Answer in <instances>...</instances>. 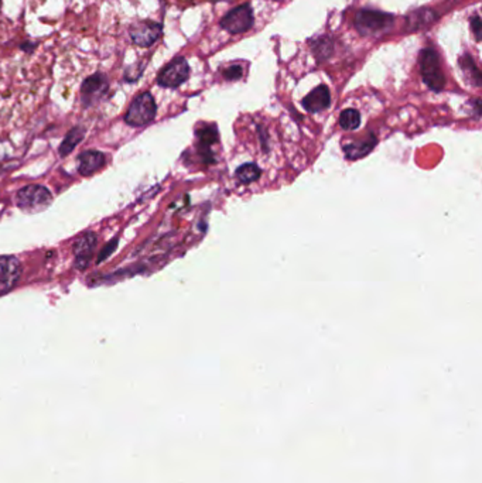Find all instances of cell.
<instances>
[{"mask_svg": "<svg viewBox=\"0 0 482 483\" xmlns=\"http://www.w3.org/2000/svg\"><path fill=\"white\" fill-rule=\"evenodd\" d=\"M16 204L25 214H38L52 204V194L42 185L30 184L17 191Z\"/></svg>", "mask_w": 482, "mask_h": 483, "instance_id": "cell-1", "label": "cell"}, {"mask_svg": "<svg viewBox=\"0 0 482 483\" xmlns=\"http://www.w3.org/2000/svg\"><path fill=\"white\" fill-rule=\"evenodd\" d=\"M156 112L157 106L154 98L151 96V93L143 92L130 103L125 115V122L132 127H142L153 122V119L156 117Z\"/></svg>", "mask_w": 482, "mask_h": 483, "instance_id": "cell-2", "label": "cell"}, {"mask_svg": "<svg viewBox=\"0 0 482 483\" xmlns=\"http://www.w3.org/2000/svg\"><path fill=\"white\" fill-rule=\"evenodd\" d=\"M420 66H422V75H423L426 85L430 89L440 92L444 88L446 79L440 68L439 54L433 48H426L422 51Z\"/></svg>", "mask_w": 482, "mask_h": 483, "instance_id": "cell-3", "label": "cell"}, {"mask_svg": "<svg viewBox=\"0 0 482 483\" xmlns=\"http://www.w3.org/2000/svg\"><path fill=\"white\" fill-rule=\"evenodd\" d=\"M394 24V16L388 13H381L377 10H361L355 17V25L358 31L364 35L378 34L389 30Z\"/></svg>", "mask_w": 482, "mask_h": 483, "instance_id": "cell-4", "label": "cell"}, {"mask_svg": "<svg viewBox=\"0 0 482 483\" xmlns=\"http://www.w3.org/2000/svg\"><path fill=\"white\" fill-rule=\"evenodd\" d=\"M190 75V66L187 61L181 57L168 62L157 76L159 85L164 88H177L187 81Z\"/></svg>", "mask_w": 482, "mask_h": 483, "instance_id": "cell-5", "label": "cell"}, {"mask_svg": "<svg viewBox=\"0 0 482 483\" xmlns=\"http://www.w3.org/2000/svg\"><path fill=\"white\" fill-rule=\"evenodd\" d=\"M253 24V13L249 4H242L231 10L222 20L221 25L232 34H241L248 31Z\"/></svg>", "mask_w": 482, "mask_h": 483, "instance_id": "cell-6", "label": "cell"}, {"mask_svg": "<svg viewBox=\"0 0 482 483\" xmlns=\"http://www.w3.org/2000/svg\"><path fill=\"white\" fill-rule=\"evenodd\" d=\"M21 263L14 256L0 257V296L11 291L21 277Z\"/></svg>", "mask_w": 482, "mask_h": 483, "instance_id": "cell-7", "label": "cell"}, {"mask_svg": "<svg viewBox=\"0 0 482 483\" xmlns=\"http://www.w3.org/2000/svg\"><path fill=\"white\" fill-rule=\"evenodd\" d=\"M109 88L108 78L103 74H95L86 78L81 86V100L85 106H91L98 102Z\"/></svg>", "mask_w": 482, "mask_h": 483, "instance_id": "cell-8", "label": "cell"}, {"mask_svg": "<svg viewBox=\"0 0 482 483\" xmlns=\"http://www.w3.org/2000/svg\"><path fill=\"white\" fill-rule=\"evenodd\" d=\"M98 236L93 232H85L81 238H78L74 243V255H75V267L78 270H85L92 259V255L96 249Z\"/></svg>", "mask_w": 482, "mask_h": 483, "instance_id": "cell-9", "label": "cell"}, {"mask_svg": "<svg viewBox=\"0 0 482 483\" xmlns=\"http://www.w3.org/2000/svg\"><path fill=\"white\" fill-rule=\"evenodd\" d=\"M161 34V25L159 23L144 20L132 25L130 37L134 44L140 47H150Z\"/></svg>", "mask_w": 482, "mask_h": 483, "instance_id": "cell-10", "label": "cell"}, {"mask_svg": "<svg viewBox=\"0 0 482 483\" xmlns=\"http://www.w3.org/2000/svg\"><path fill=\"white\" fill-rule=\"evenodd\" d=\"M105 156L98 150L82 151L78 156V173L84 177H89L105 165Z\"/></svg>", "mask_w": 482, "mask_h": 483, "instance_id": "cell-11", "label": "cell"}, {"mask_svg": "<svg viewBox=\"0 0 482 483\" xmlns=\"http://www.w3.org/2000/svg\"><path fill=\"white\" fill-rule=\"evenodd\" d=\"M330 102L331 96L328 88L326 85H320L303 99V106L306 110L317 113L327 109L330 106Z\"/></svg>", "mask_w": 482, "mask_h": 483, "instance_id": "cell-12", "label": "cell"}, {"mask_svg": "<svg viewBox=\"0 0 482 483\" xmlns=\"http://www.w3.org/2000/svg\"><path fill=\"white\" fill-rule=\"evenodd\" d=\"M84 137H85V129H84V127H81V126L72 127V129L67 133V136L64 137V140H62V143H61V146H59V149H58V154H59L61 157L68 156V154H69L71 151H74V149L84 140Z\"/></svg>", "mask_w": 482, "mask_h": 483, "instance_id": "cell-13", "label": "cell"}, {"mask_svg": "<svg viewBox=\"0 0 482 483\" xmlns=\"http://www.w3.org/2000/svg\"><path fill=\"white\" fill-rule=\"evenodd\" d=\"M377 144V139L374 136H371V139H367V140H362L360 143H352V144H348L344 147V151H345V156L351 160H355V158H361L364 156H367Z\"/></svg>", "mask_w": 482, "mask_h": 483, "instance_id": "cell-14", "label": "cell"}, {"mask_svg": "<svg viewBox=\"0 0 482 483\" xmlns=\"http://www.w3.org/2000/svg\"><path fill=\"white\" fill-rule=\"evenodd\" d=\"M262 171L260 168L253 164V163H249V164H243L241 165L238 170H236V178L242 182V184H251L256 180H259Z\"/></svg>", "mask_w": 482, "mask_h": 483, "instance_id": "cell-15", "label": "cell"}, {"mask_svg": "<svg viewBox=\"0 0 482 483\" xmlns=\"http://www.w3.org/2000/svg\"><path fill=\"white\" fill-rule=\"evenodd\" d=\"M361 123V115L355 109H347L340 116V124L344 130H355Z\"/></svg>", "mask_w": 482, "mask_h": 483, "instance_id": "cell-16", "label": "cell"}, {"mask_svg": "<svg viewBox=\"0 0 482 483\" xmlns=\"http://www.w3.org/2000/svg\"><path fill=\"white\" fill-rule=\"evenodd\" d=\"M197 137H198L200 146L210 147V146H212L214 143H217V140H218L217 127H215V126L202 127V129H200V130L197 132Z\"/></svg>", "mask_w": 482, "mask_h": 483, "instance_id": "cell-17", "label": "cell"}, {"mask_svg": "<svg viewBox=\"0 0 482 483\" xmlns=\"http://www.w3.org/2000/svg\"><path fill=\"white\" fill-rule=\"evenodd\" d=\"M460 64H461L463 71H464L467 75H471V79L476 81V85H481V74H480V69L477 68L474 59H473L471 57H469V54L464 55V57L461 58Z\"/></svg>", "mask_w": 482, "mask_h": 483, "instance_id": "cell-18", "label": "cell"}, {"mask_svg": "<svg viewBox=\"0 0 482 483\" xmlns=\"http://www.w3.org/2000/svg\"><path fill=\"white\" fill-rule=\"evenodd\" d=\"M117 243H119V239H117V238L112 239V240L102 249V252H101V255H99V257H98V263H102L103 260H106V259L116 250Z\"/></svg>", "mask_w": 482, "mask_h": 483, "instance_id": "cell-19", "label": "cell"}, {"mask_svg": "<svg viewBox=\"0 0 482 483\" xmlns=\"http://www.w3.org/2000/svg\"><path fill=\"white\" fill-rule=\"evenodd\" d=\"M224 75L228 81H236L242 76V68L239 65H231L224 71Z\"/></svg>", "mask_w": 482, "mask_h": 483, "instance_id": "cell-20", "label": "cell"}, {"mask_svg": "<svg viewBox=\"0 0 482 483\" xmlns=\"http://www.w3.org/2000/svg\"><path fill=\"white\" fill-rule=\"evenodd\" d=\"M481 25H482V21L481 18H480V16L477 14V16H474L473 17V20H471V27H473V30H474V34H476V38L480 41L481 40Z\"/></svg>", "mask_w": 482, "mask_h": 483, "instance_id": "cell-21", "label": "cell"}]
</instances>
